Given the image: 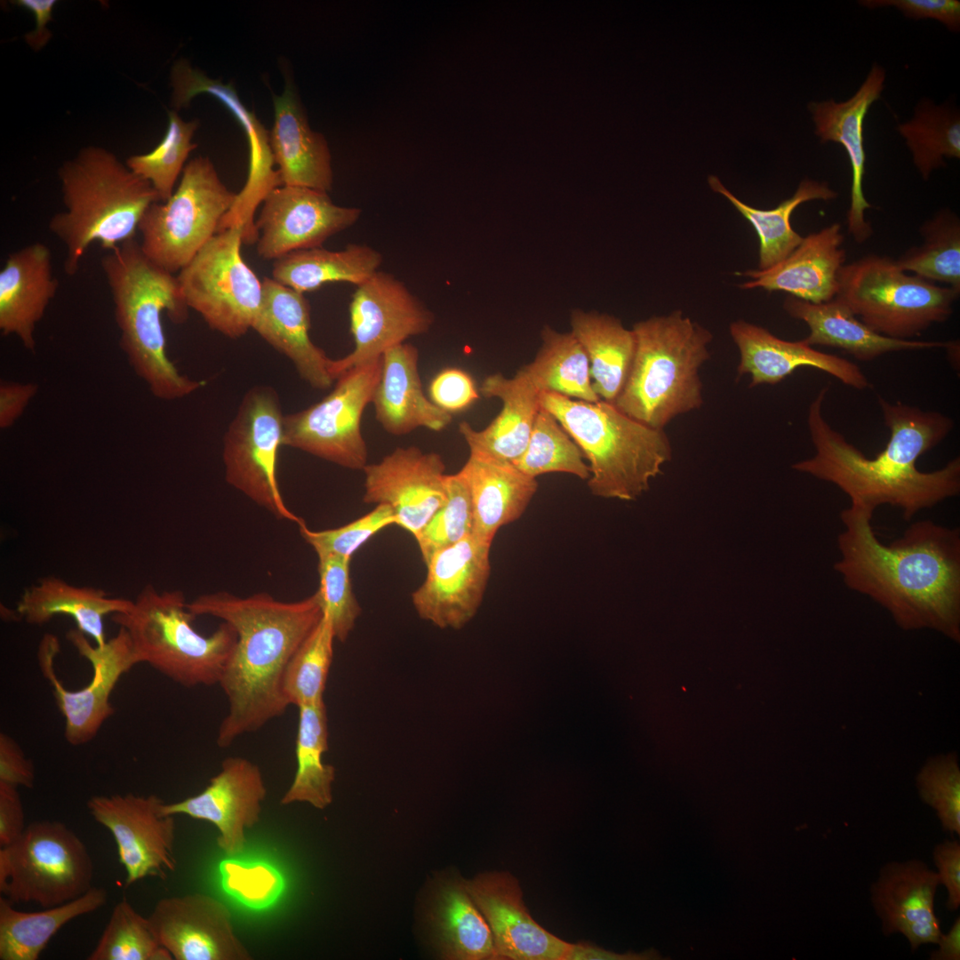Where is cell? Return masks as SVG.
Masks as SVG:
<instances>
[{
  "mask_svg": "<svg viewBox=\"0 0 960 960\" xmlns=\"http://www.w3.org/2000/svg\"><path fill=\"white\" fill-rule=\"evenodd\" d=\"M873 512L841 511L834 570L845 586L886 609L905 630L929 628L960 641V531L916 521L900 538L883 544Z\"/></svg>",
  "mask_w": 960,
  "mask_h": 960,
  "instance_id": "cell-1",
  "label": "cell"
},
{
  "mask_svg": "<svg viewBox=\"0 0 960 960\" xmlns=\"http://www.w3.org/2000/svg\"><path fill=\"white\" fill-rule=\"evenodd\" d=\"M828 390L823 387L808 411L815 455L795 463V470L836 485L850 498L851 506L874 513L890 505L900 508L905 520L959 494V456L933 471L916 467L918 458L950 433L952 419L878 396L890 437L885 448L869 459L825 420L822 407Z\"/></svg>",
  "mask_w": 960,
  "mask_h": 960,
  "instance_id": "cell-2",
  "label": "cell"
},
{
  "mask_svg": "<svg viewBox=\"0 0 960 960\" xmlns=\"http://www.w3.org/2000/svg\"><path fill=\"white\" fill-rule=\"evenodd\" d=\"M188 607L194 615L220 619L236 632V643L219 682L228 708L218 730L217 744L227 748L282 716L290 706L282 689L284 673L323 618L321 601L316 591L294 602L276 600L265 592L238 596L220 591L199 596Z\"/></svg>",
  "mask_w": 960,
  "mask_h": 960,
  "instance_id": "cell-3",
  "label": "cell"
},
{
  "mask_svg": "<svg viewBox=\"0 0 960 960\" xmlns=\"http://www.w3.org/2000/svg\"><path fill=\"white\" fill-rule=\"evenodd\" d=\"M100 263L114 303L120 345L135 373L156 397L164 400L180 399L201 388L202 381L179 372L165 350L163 313L180 323L188 308L177 276L152 262L136 238L108 251Z\"/></svg>",
  "mask_w": 960,
  "mask_h": 960,
  "instance_id": "cell-4",
  "label": "cell"
},
{
  "mask_svg": "<svg viewBox=\"0 0 960 960\" xmlns=\"http://www.w3.org/2000/svg\"><path fill=\"white\" fill-rule=\"evenodd\" d=\"M64 211L48 227L64 245V271L75 276L93 243L104 250L135 239L146 210L159 197L152 185L106 148H83L59 168Z\"/></svg>",
  "mask_w": 960,
  "mask_h": 960,
  "instance_id": "cell-5",
  "label": "cell"
},
{
  "mask_svg": "<svg viewBox=\"0 0 960 960\" xmlns=\"http://www.w3.org/2000/svg\"><path fill=\"white\" fill-rule=\"evenodd\" d=\"M636 349L625 385L612 404L629 418L664 429L703 404L699 371L711 332L680 310L634 324Z\"/></svg>",
  "mask_w": 960,
  "mask_h": 960,
  "instance_id": "cell-6",
  "label": "cell"
},
{
  "mask_svg": "<svg viewBox=\"0 0 960 960\" xmlns=\"http://www.w3.org/2000/svg\"><path fill=\"white\" fill-rule=\"evenodd\" d=\"M540 406L559 421L588 460L597 497L634 500L672 456L664 429L649 428L603 400L591 403L543 392Z\"/></svg>",
  "mask_w": 960,
  "mask_h": 960,
  "instance_id": "cell-7",
  "label": "cell"
},
{
  "mask_svg": "<svg viewBox=\"0 0 960 960\" xmlns=\"http://www.w3.org/2000/svg\"><path fill=\"white\" fill-rule=\"evenodd\" d=\"M180 590L158 591L147 585L127 612L112 620L128 632L140 663H147L185 686L219 684L235 647L234 628L222 622L210 635L198 632Z\"/></svg>",
  "mask_w": 960,
  "mask_h": 960,
  "instance_id": "cell-8",
  "label": "cell"
},
{
  "mask_svg": "<svg viewBox=\"0 0 960 960\" xmlns=\"http://www.w3.org/2000/svg\"><path fill=\"white\" fill-rule=\"evenodd\" d=\"M838 292L860 320L876 332L894 339L919 336L953 312L959 292L901 270L895 260L868 254L844 264Z\"/></svg>",
  "mask_w": 960,
  "mask_h": 960,
  "instance_id": "cell-9",
  "label": "cell"
},
{
  "mask_svg": "<svg viewBox=\"0 0 960 960\" xmlns=\"http://www.w3.org/2000/svg\"><path fill=\"white\" fill-rule=\"evenodd\" d=\"M238 197L208 157L193 158L172 196L144 212L138 228L142 252L163 269L179 273L220 230Z\"/></svg>",
  "mask_w": 960,
  "mask_h": 960,
  "instance_id": "cell-10",
  "label": "cell"
},
{
  "mask_svg": "<svg viewBox=\"0 0 960 960\" xmlns=\"http://www.w3.org/2000/svg\"><path fill=\"white\" fill-rule=\"evenodd\" d=\"M92 877L87 847L60 821H34L0 850V892L12 904L59 906L89 891Z\"/></svg>",
  "mask_w": 960,
  "mask_h": 960,
  "instance_id": "cell-11",
  "label": "cell"
},
{
  "mask_svg": "<svg viewBox=\"0 0 960 960\" xmlns=\"http://www.w3.org/2000/svg\"><path fill=\"white\" fill-rule=\"evenodd\" d=\"M245 231L241 219L231 220L177 275L188 308L230 339L252 329L262 300V281L241 254Z\"/></svg>",
  "mask_w": 960,
  "mask_h": 960,
  "instance_id": "cell-12",
  "label": "cell"
},
{
  "mask_svg": "<svg viewBox=\"0 0 960 960\" xmlns=\"http://www.w3.org/2000/svg\"><path fill=\"white\" fill-rule=\"evenodd\" d=\"M284 417L274 388L255 386L246 392L224 436L225 478L278 519L300 526L305 522L286 506L277 481Z\"/></svg>",
  "mask_w": 960,
  "mask_h": 960,
  "instance_id": "cell-13",
  "label": "cell"
},
{
  "mask_svg": "<svg viewBox=\"0 0 960 960\" xmlns=\"http://www.w3.org/2000/svg\"><path fill=\"white\" fill-rule=\"evenodd\" d=\"M380 372L381 357L353 367L336 379L333 389L321 401L284 415L283 445L345 468L363 470L368 464V450L361 421Z\"/></svg>",
  "mask_w": 960,
  "mask_h": 960,
  "instance_id": "cell-14",
  "label": "cell"
},
{
  "mask_svg": "<svg viewBox=\"0 0 960 960\" xmlns=\"http://www.w3.org/2000/svg\"><path fill=\"white\" fill-rule=\"evenodd\" d=\"M67 639L80 656L92 666V676L87 685L68 690L58 678L54 660L60 652L57 637L47 634L38 648V664L52 686L57 707L64 717V736L68 743L80 746L90 742L104 723L114 714L110 696L123 675L140 664L132 639L122 627L101 645H92L80 630L71 629Z\"/></svg>",
  "mask_w": 960,
  "mask_h": 960,
  "instance_id": "cell-15",
  "label": "cell"
},
{
  "mask_svg": "<svg viewBox=\"0 0 960 960\" xmlns=\"http://www.w3.org/2000/svg\"><path fill=\"white\" fill-rule=\"evenodd\" d=\"M354 349L330 363L336 380L346 371L379 359L389 348L428 332L435 316L407 286L392 274L377 271L356 286L349 305Z\"/></svg>",
  "mask_w": 960,
  "mask_h": 960,
  "instance_id": "cell-16",
  "label": "cell"
},
{
  "mask_svg": "<svg viewBox=\"0 0 960 960\" xmlns=\"http://www.w3.org/2000/svg\"><path fill=\"white\" fill-rule=\"evenodd\" d=\"M156 795L94 796L87 802L92 817L113 836L125 886L146 877L165 878L177 867L176 822L165 815Z\"/></svg>",
  "mask_w": 960,
  "mask_h": 960,
  "instance_id": "cell-17",
  "label": "cell"
},
{
  "mask_svg": "<svg viewBox=\"0 0 960 960\" xmlns=\"http://www.w3.org/2000/svg\"><path fill=\"white\" fill-rule=\"evenodd\" d=\"M361 212L356 207L335 204L328 192L275 187L263 197L254 225L260 233L258 255L276 260L296 251L322 247L328 238L353 226Z\"/></svg>",
  "mask_w": 960,
  "mask_h": 960,
  "instance_id": "cell-18",
  "label": "cell"
},
{
  "mask_svg": "<svg viewBox=\"0 0 960 960\" xmlns=\"http://www.w3.org/2000/svg\"><path fill=\"white\" fill-rule=\"evenodd\" d=\"M267 787L260 768L242 756H228L219 772L197 795L164 803L165 815H187L212 823L217 829V846L235 858L247 844V832L260 821Z\"/></svg>",
  "mask_w": 960,
  "mask_h": 960,
  "instance_id": "cell-19",
  "label": "cell"
},
{
  "mask_svg": "<svg viewBox=\"0 0 960 960\" xmlns=\"http://www.w3.org/2000/svg\"><path fill=\"white\" fill-rule=\"evenodd\" d=\"M363 470L364 502L390 507L396 525L414 538L446 500L445 465L437 452L396 447Z\"/></svg>",
  "mask_w": 960,
  "mask_h": 960,
  "instance_id": "cell-20",
  "label": "cell"
},
{
  "mask_svg": "<svg viewBox=\"0 0 960 960\" xmlns=\"http://www.w3.org/2000/svg\"><path fill=\"white\" fill-rule=\"evenodd\" d=\"M491 546L471 533L432 556L425 580L412 594L420 619L459 629L476 615L491 573Z\"/></svg>",
  "mask_w": 960,
  "mask_h": 960,
  "instance_id": "cell-21",
  "label": "cell"
},
{
  "mask_svg": "<svg viewBox=\"0 0 960 960\" xmlns=\"http://www.w3.org/2000/svg\"><path fill=\"white\" fill-rule=\"evenodd\" d=\"M148 919L172 959H252L236 932L229 908L212 895L194 892L163 898Z\"/></svg>",
  "mask_w": 960,
  "mask_h": 960,
  "instance_id": "cell-22",
  "label": "cell"
},
{
  "mask_svg": "<svg viewBox=\"0 0 960 960\" xmlns=\"http://www.w3.org/2000/svg\"><path fill=\"white\" fill-rule=\"evenodd\" d=\"M465 884L491 929L500 960H564L570 943L533 919L513 875L481 873Z\"/></svg>",
  "mask_w": 960,
  "mask_h": 960,
  "instance_id": "cell-23",
  "label": "cell"
},
{
  "mask_svg": "<svg viewBox=\"0 0 960 960\" xmlns=\"http://www.w3.org/2000/svg\"><path fill=\"white\" fill-rule=\"evenodd\" d=\"M939 875L924 861L885 864L870 887L871 903L885 936L901 933L912 951L937 944L942 932L934 911Z\"/></svg>",
  "mask_w": 960,
  "mask_h": 960,
  "instance_id": "cell-24",
  "label": "cell"
},
{
  "mask_svg": "<svg viewBox=\"0 0 960 960\" xmlns=\"http://www.w3.org/2000/svg\"><path fill=\"white\" fill-rule=\"evenodd\" d=\"M884 80V69L874 65L861 86L848 100L836 102L828 100L809 104L815 134L820 141L841 144L849 156L852 185L847 228L859 244L867 241L873 233L870 223L865 218V212L871 208V204L865 198L862 187L866 164L864 119L869 107L880 98Z\"/></svg>",
  "mask_w": 960,
  "mask_h": 960,
  "instance_id": "cell-25",
  "label": "cell"
},
{
  "mask_svg": "<svg viewBox=\"0 0 960 960\" xmlns=\"http://www.w3.org/2000/svg\"><path fill=\"white\" fill-rule=\"evenodd\" d=\"M730 333L740 351L738 373L751 376L750 387L777 384L803 366L823 371L859 390L869 386L857 364L814 349L804 340H784L743 320L733 322Z\"/></svg>",
  "mask_w": 960,
  "mask_h": 960,
  "instance_id": "cell-26",
  "label": "cell"
},
{
  "mask_svg": "<svg viewBox=\"0 0 960 960\" xmlns=\"http://www.w3.org/2000/svg\"><path fill=\"white\" fill-rule=\"evenodd\" d=\"M843 242L839 223L811 233L776 265L740 273L749 278L740 288L781 291L812 303L829 301L837 295L838 274L845 261Z\"/></svg>",
  "mask_w": 960,
  "mask_h": 960,
  "instance_id": "cell-27",
  "label": "cell"
},
{
  "mask_svg": "<svg viewBox=\"0 0 960 960\" xmlns=\"http://www.w3.org/2000/svg\"><path fill=\"white\" fill-rule=\"evenodd\" d=\"M262 289V300L252 329L287 356L300 378L312 388H330L334 381L329 372L332 359L309 337L310 306L304 293L272 277L263 278Z\"/></svg>",
  "mask_w": 960,
  "mask_h": 960,
  "instance_id": "cell-28",
  "label": "cell"
},
{
  "mask_svg": "<svg viewBox=\"0 0 960 960\" xmlns=\"http://www.w3.org/2000/svg\"><path fill=\"white\" fill-rule=\"evenodd\" d=\"M51 250L36 242L8 254L0 270V330L17 337L26 349L36 347L37 324L58 291Z\"/></svg>",
  "mask_w": 960,
  "mask_h": 960,
  "instance_id": "cell-29",
  "label": "cell"
},
{
  "mask_svg": "<svg viewBox=\"0 0 960 960\" xmlns=\"http://www.w3.org/2000/svg\"><path fill=\"white\" fill-rule=\"evenodd\" d=\"M419 356L418 348L405 342L381 356L380 377L371 404L376 420L390 435H407L418 428L439 432L452 422V414L425 396Z\"/></svg>",
  "mask_w": 960,
  "mask_h": 960,
  "instance_id": "cell-30",
  "label": "cell"
},
{
  "mask_svg": "<svg viewBox=\"0 0 960 960\" xmlns=\"http://www.w3.org/2000/svg\"><path fill=\"white\" fill-rule=\"evenodd\" d=\"M275 119L268 133L273 163L283 186L328 192L332 188L331 154L325 138L308 125L298 98L287 84L273 96Z\"/></svg>",
  "mask_w": 960,
  "mask_h": 960,
  "instance_id": "cell-31",
  "label": "cell"
},
{
  "mask_svg": "<svg viewBox=\"0 0 960 960\" xmlns=\"http://www.w3.org/2000/svg\"><path fill=\"white\" fill-rule=\"evenodd\" d=\"M469 490L472 534L492 544L499 529L519 519L538 489L532 477L512 462L470 452L459 471Z\"/></svg>",
  "mask_w": 960,
  "mask_h": 960,
  "instance_id": "cell-32",
  "label": "cell"
},
{
  "mask_svg": "<svg viewBox=\"0 0 960 960\" xmlns=\"http://www.w3.org/2000/svg\"><path fill=\"white\" fill-rule=\"evenodd\" d=\"M479 390L486 398H499L502 402V408L484 429L476 430L469 423L463 421L459 426V431L468 444L469 452L513 463L527 446L540 409V393L519 371L513 378H506L501 373L488 375Z\"/></svg>",
  "mask_w": 960,
  "mask_h": 960,
  "instance_id": "cell-33",
  "label": "cell"
},
{
  "mask_svg": "<svg viewBox=\"0 0 960 960\" xmlns=\"http://www.w3.org/2000/svg\"><path fill=\"white\" fill-rule=\"evenodd\" d=\"M783 308L791 317L809 327L810 333L804 339L807 344L840 348L860 361L869 362L889 352L946 348L948 345V341L900 340L879 334L858 319L837 297L812 303L789 296Z\"/></svg>",
  "mask_w": 960,
  "mask_h": 960,
  "instance_id": "cell-34",
  "label": "cell"
},
{
  "mask_svg": "<svg viewBox=\"0 0 960 960\" xmlns=\"http://www.w3.org/2000/svg\"><path fill=\"white\" fill-rule=\"evenodd\" d=\"M132 605L133 601L109 597L103 589L77 587L60 578L46 576L25 588L17 612L33 625H43L57 615H68L76 621L78 630L101 645L107 641L105 617L127 612Z\"/></svg>",
  "mask_w": 960,
  "mask_h": 960,
  "instance_id": "cell-35",
  "label": "cell"
},
{
  "mask_svg": "<svg viewBox=\"0 0 960 960\" xmlns=\"http://www.w3.org/2000/svg\"><path fill=\"white\" fill-rule=\"evenodd\" d=\"M571 332L587 353L592 387L612 404L622 390L635 356L636 338L620 319L597 312L573 310Z\"/></svg>",
  "mask_w": 960,
  "mask_h": 960,
  "instance_id": "cell-36",
  "label": "cell"
},
{
  "mask_svg": "<svg viewBox=\"0 0 960 960\" xmlns=\"http://www.w3.org/2000/svg\"><path fill=\"white\" fill-rule=\"evenodd\" d=\"M107 891L92 886L80 897L42 911L15 909L0 899V959L36 960L50 940L73 919L90 914L107 902Z\"/></svg>",
  "mask_w": 960,
  "mask_h": 960,
  "instance_id": "cell-37",
  "label": "cell"
},
{
  "mask_svg": "<svg viewBox=\"0 0 960 960\" xmlns=\"http://www.w3.org/2000/svg\"><path fill=\"white\" fill-rule=\"evenodd\" d=\"M382 261V254L365 244H352L340 251L316 247L274 260L272 278L301 293L328 283L344 282L357 286L379 271Z\"/></svg>",
  "mask_w": 960,
  "mask_h": 960,
  "instance_id": "cell-38",
  "label": "cell"
},
{
  "mask_svg": "<svg viewBox=\"0 0 960 960\" xmlns=\"http://www.w3.org/2000/svg\"><path fill=\"white\" fill-rule=\"evenodd\" d=\"M433 920L443 958L500 960L491 929L465 880L454 879L441 887Z\"/></svg>",
  "mask_w": 960,
  "mask_h": 960,
  "instance_id": "cell-39",
  "label": "cell"
},
{
  "mask_svg": "<svg viewBox=\"0 0 960 960\" xmlns=\"http://www.w3.org/2000/svg\"><path fill=\"white\" fill-rule=\"evenodd\" d=\"M299 708L295 742L297 768L293 780L280 800L282 805L307 803L325 809L332 802L335 768L323 761L328 749V719L324 701Z\"/></svg>",
  "mask_w": 960,
  "mask_h": 960,
  "instance_id": "cell-40",
  "label": "cell"
},
{
  "mask_svg": "<svg viewBox=\"0 0 960 960\" xmlns=\"http://www.w3.org/2000/svg\"><path fill=\"white\" fill-rule=\"evenodd\" d=\"M708 184L713 191L726 197L755 228L759 239L758 269H766L780 262L802 242L803 236L794 230L790 222L797 206L811 200L828 201L837 196L827 182L805 179L791 197L773 209L761 210L738 199L716 176H709Z\"/></svg>",
  "mask_w": 960,
  "mask_h": 960,
  "instance_id": "cell-41",
  "label": "cell"
},
{
  "mask_svg": "<svg viewBox=\"0 0 960 960\" xmlns=\"http://www.w3.org/2000/svg\"><path fill=\"white\" fill-rule=\"evenodd\" d=\"M542 343L532 362L518 370L541 394H557L571 399L598 402L590 375L588 357L571 332H559L546 325Z\"/></svg>",
  "mask_w": 960,
  "mask_h": 960,
  "instance_id": "cell-42",
  "label": "cell"
},
{
  "mask_svg": "<svg viewBox=\"0 0 960 960\" xmlns=\"http://www.w3.org/2000/svg\"><path fill=\"white\" fill-rule=\"evenodd\" d=\"M921 245L913 246L895 260L899 268L960 293V219L941 209L920 227Z\"/></svg>",
  "mask_w": 960,
  "mask_h": 960,
  "instance_id": "cell-43",
  "label": "cell"
},
{
  "mask_svg": "<svg viewBox=\"0 0 960 960\" xmlns=\"http://www.w3.org/2000/svg\"><path fill=\"white\" fill-rule=\"evenodd\" d=\"M897 129L925 180L934 170L945 165L946 158L960 157L959 114L949 106L919 103L913 118Z\"/></svg>",
  "mask_w": 960,
  "mask_h": 960,
  "instance_id": "cell-44",
  "label": "cell"
},
{
  "mask_svg": "<svg viewBox=\"0 0 960 960\" xmlns=\"http://www.w3.org/2000/svg\"><path fill=\"white\" fill-rule=\"evenodd\" d=\"M335 639L332 623L324 613L284 670L282 689L290 706L300 708L324 701Z\"/></svg>",
  "mask_w": 960,
  "mask_h": 960,
  "instance_id": "cell-45",
  "label": "cell"
},
{
  "mask_svg": "<svg viewBox=\"0 0 960 960\" xmlns=\"http://www.w3.org/2000/svg\"><path fill=\"white\" fill-rule=\"evenodd\" d=\"M584 455L555 416L540 406L523 454L513 464L536 478L552 472L588 479L589 468Z\"/></svg>",
  "mask_w": 960,
  "mask_h": 960,
  "instance_id": "cell-46",
  "label": "cell"
},
{
  "mask_svg": "<svg viewBox=\"0 0 960 960\" xmlns=\"http://www.w3.org/2000/svg\"><path fill=\"white\" fill-rule=\"evenodd\" d=\"M198 127L196 120L186 122L176 111L168 112V125L161 142L150 152L132 155L126 165L148 181L160 202L169 199L185 167L190 152L196 148L191 139Z\"/></svg>",
  "mask_w": 960,
  "mask_h": 960,
  "instance_id": "cell-47",
  "label": "cell"
},
{
  "mask_svg": "<svg viewBox=\"0 0 960 960\" xmlns=\"http://www.w3.org/2000/svg\"><path fill=\"white\" fill-rule=\"evenodd\" d=\"M89 960H171L158 942L148 917L139 914L126 898L113 908L109 920Z\"/></svg>",
  "mask_w": 960,
  "mask_h": 960,
  "instance_id": "cell-48",
  "label": "cell"
},
{
  "mask_svg": "<svg viewBox=\"0 0 960 960\" xmlns=\"http://www.w3.org/2000/svg\"><path fill=\"white\" fill-rule=\"evenodd\" d=\"M171 83L172 105L175 108L187 107L190 100L200 93L212 95L231 110L247 131L252 152V164L271 160L268 134L254 115L244 107L231 84H223L220 81L210 79L186 60L175 62L172 69Z\"/></svg>",
  "mask_w": 960,
  "mask_h": 960,
  "instance_id": "cell-49",
  "label": "cell"
},
{
  "mask_svg": "<svg viewBox=\"0 0 960 960\" xmlns=\"http://www.w3.org/2000/svg\"><path fill=\"white\" fill-rule=\"evenodd\" d=\"M446 493L444 505L415 538L425 564L437 551L472 533L473 509L470 493L460 472L446 476Z\"/></svg>",
  "mask_w": 960,
  "mask_h": 960,
  "instance_id": "cell-50",
  "label": "cell"
},
{
  "mask_svg": "<svg viewBox=\"0 0 960 960\" xmlns=\"http://www.w3.org/2000/svg\"><path fill=\"white\" fill-rule=\"evenodd\" d=\"M317 558L319 588L316 592L323 612L332 623L335 638L345 642L362 612L351 584V558L335 555Z\"/></svg>",
  "mask_w": 960,
  "mask_h": 960,
  "instance_id": "cell-51",
  "label": "cell"
},
{
  "mask_svg": "<svg viewBox=\"0 0 960 960\" xmlns=\"http://www.w3.org/2000/svg\"><path fill=\"white\" fill-rule=\"evenodd\" d=\"M921 800L932 807L943 830L960 835V770L956 753L930 757L916 779Z\"/></svg>",
  "mask_w": 960,
  "mask_h": 960,
  "instance_id": "cell-52",
  "label": "cell"
},
{
  "mask_svg": "<svg viewBox=\"0 0 960 960\" xmlns=\"http://www.w3.org/2000/svg\"><path fill=\"white\" fill-rule=\"evenodd\" d=\"M396 524V519L392 508L380 504L376 505L364 516L337 528L314 531L304 523L299 529L304 540L313 548L317 556L335 555L351 558L370 538Z\"/></svg>",
  "mask_w": 960,
  "mask_h": 960,
  "instance_id": "cell-53",
  "label": "cell"
},
{
  "mask_svg": "<svg viewBox=\"0 0 960 960\" xmlns=\"http://www.w3.org/2000/svg\"><path fill=\"white\" fill-rule=\"evenodd\" d=\"M428 392L429 399L451 414L467 409L479 398L471 376L458 368L439 372L431 380Z\"/></svg>",
  "mask_w": 960,
  "mask_h": 960,
  "instance_id": "cell-54",
  "label": "cell"
},
{
  "mask_svg": "<svg viewBox=\"0 0 960 960\" xmlns=\"http://www.w3.org/2000/svg\"><path fill=\"white\" fill-rule=\"evenodd\" d=\"M860 3L869 8L894 6L909 19L936 20L954 32H958L960 28L958 0H868Z\"/></svg>",
  "mask_w": 960,
  "mask_h": 960,
  "instance_id": "cell-55",
  "label": "cell"
},
{
  "mask_svg": "<svg viewBox=\"0 0 960 960\" xmlns=\"http://www.w3.org/2000/svg\"><path fill=\"white\" fill-rule=\"evenodd\" d=\"M0 782L19 788H31L35 782V767L18 742L2 732L0 734Z\"/></svg>",
  "mask_w": 960,
  "mask_h": 960,
  "instance_id": "cell-56",
  "label": "cell"
},
{
  "mask_svg": "<svg viewBox=\"0 0 960 960\" xmlns=\"http://www.w3.org/2000/svg\"><path fill=\"white\" fill-rule=\"evenodd\" d=\"M932 855L940 884L948 892L946 907L956 910L960 906V844L956 840H945L934 847Z\"/></svg>",
  "mask_w": 960,
  "mask_h": 960,
  "instance_id": "cell-57",
  "label": "cell"
},
{
  "mask_svg": "<svg viewBox=\"0 0 960 960\" xmlns=\"http://www.w3.org/2000/svg\"><path fill=\"white\" fill-rule=\"evenodd\" d=\"M25 813L18 788L0 782V845H9L24 832Z\"/></svg>",
  "mask_w": 960,
  "mask_h": 960,
  "instance_id": "cell-58",
  "label": "cell"
},
{
  "mask_svg": "<svg viewBox=\"0 0 960 960\" xmlns=\"http://www.w3.org/2000/svg\"><path fill=\"white\" fill-rule=\"evenodd\" d=\"M37 392L34 383L2 381L0 384V428H11Z\"/></svg>",
  "mask_w": 960,
  "mask_h": 960,
  "instance_id": "cell-59",
  "label": "cell"
},
{
  "mask_svg": "<svg viewBox=\"0 0 960 960\" xmlns=\"http://www.w3.org/2000/svg\"><path fill=\"white\" fill-rule=\"evenodd\" d=\"M17 6L31 12L36 18V28L33 31L25 35V41L35 51L44 48L52 36L47 28L49 21L52 20V12L56 5L55 0H16L12 2Z\"/></svg>",
  "mask_w": 960,
  "mask_h": 960,
  "instance_id": "cell-60",
  "label": "cell"
},
{
  "mask_svg": "<svg viewBox=\"0 0 960 960\" xmlns=\"http://www.w3.org/2000/svg\"><path fill=\"white\" fill-rule=\"evenodd\" d=\"M939 948L930 954L931 960H959L960 959V918L956 917L950 930L946 934H941L938 943Z\"/></svg>",
  "mask_w": 960,
  "mask_h": 960,
  "instance_id": "cell-61",
  "label": "cell"
}]
</instances>
